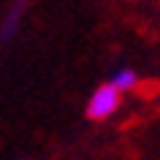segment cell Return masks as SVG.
Masks as SVG:
<instances>
[{"instance_id":"obj_3","label":"cell","mask_w":160,"mask_h":160,"mask_svg":"<svg viewBox=\"0 0 160 160\" xmlns=\"http://www.w3.org/2000/svg\"><path fill=\"white\" fill-rule=\"evenodd\" d=\"M111 84L117 87L119 92H128V90H133V87L138 84V73H136L133 68H119V71H114V76H111Z\"/></svg>"},{"instance_id":"obj_1","label":"cell","mask_w":160,"mask_h":160,"mask_svg":"<svg viewBox=\"0 0 160 160\" xmlns=\"http://www.w3.org/2000/svg\"><path fill=\"white\" fill-rule=\"evenodd\" d=\"M119 103H122V92H119L111 82H106V84H101L92 95H90V101H87V106H84V117L92 119V122H101V119L111 117V114L119 109Z\"/></svg>"},{"instance_id":"obj_4","label":"cell","mask_w":160,"mask_h":160,"mask_svg":"<svg viewBox=\"0 0 160 160\" xmlns=\"http://www.w3.org/2000/svg\"><path fill=\"white\" fill-rule=\"evenodd\" d=\"M19 160H25V158H19Z\"/></svg>"},{"instance_id":"obj_2","label":"cell","mask_w":160,"mask_h":160,"mask_svg":"<svg viewBox=\"0 0 160 160\" xmlns=\"http://www.w3.org/2000/svg\"><path fill=\"white\" fill-rule=\"evenodd\" d=\"M27 3H30V0H14L8 6L6 17L0 22V41L3 43L14 41V35L19 33V25H22V17H25V11H27Z\"/></svg>"}]
</instances>
